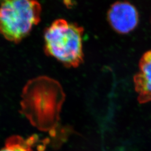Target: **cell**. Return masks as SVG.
I'll return each instance as SVG.
<instances>
[{
	"label": "cell",
	"instance_id": "cell-1",
	"mask_svg": "<svg viewBox=\"0 0 151 151\" xmlns=\"http://www.w3.org/2000/svg\"><path fill=\"white\" fill-rule=\"evenodd\" d=\"M21 97V112L30 123L41 131L55 132L65 97L60 83L47 76L35 77L24 86Z\"/></svg>",
	"mask_w": 151,
	"mask_h": 151
},
{
	"label": "cell",
	"instance_id": "cell-3",
	"mask_svg": "<svg viewBox=\"0 0 151 151\" xmlns=\"http://www.w3.org/2000/svg\"><path fill=\"white\" fill-rule=\"evenodd\" d=\"M42 7L35 1L12 0L0 5V33L6 40L20 42L40 20Z\"/></svg>",
	"mask_w": 151,
	"mask_h": 151
},
{
	"label": "cell",
	"instance_id": "cell-4",
	"mask_svg": "<svg viewBox=\"0 0 151 151\" xmlns=\"http://www.w3.org/2000/svg\"><path fill=\"white\" fill-rule=\"evenodd\" d=\"M108 19L116 32L124 34L133 31L137 26L139 15L133 5L127 1H119L110 6Z\"/></svg>",
	"mask_w": 151,
	"mask_h": 151
},
{
	"label": "cell",
	"instance_id": "cell-2",
	"mask_svg": "<svg viewBox=\"0 0 151 151\" xmlns=\"http://www.w3.org/2000/svg\"><path fill=\"white\" fill-rule=\"evenodd\" d=\"M82 27L65 19L55 20L44 32L45 53L67 67H78L83 62Z\"/></svg>",
	"mask_w": 151,
	"mask_h": 151
},
{
	"label": "cell",
	"instance_id": "cell-5",
	"mask_svg": "<svg viewBox=\"0 0 151 151\" xmlns=\"http://www.w3.org/2000/svg\"><path fill=\"white\" fill-rule=\"evenodd\" d=\"M133 80L138 101L141 104L151 101V50L142 56L139 71Z\"/></svg>",
	"mask_w": 151,
	"mask_h": 151
},
{
	"label": "cell",
	"instance_id": "cell-6",
	"mask_svg": "<svg viewBox=\"0 0 151 151\" xmlns=\"http://www.w3.org/2000/svg\"><path fill=\"white\" fill-rule=\"evenodd\" d=\"M32 139H25L20 136H12L9 138L0 151H33Z\"/></svg>",
	"mask_w": 151,
	"mask_h": 151
}]
</instances>
